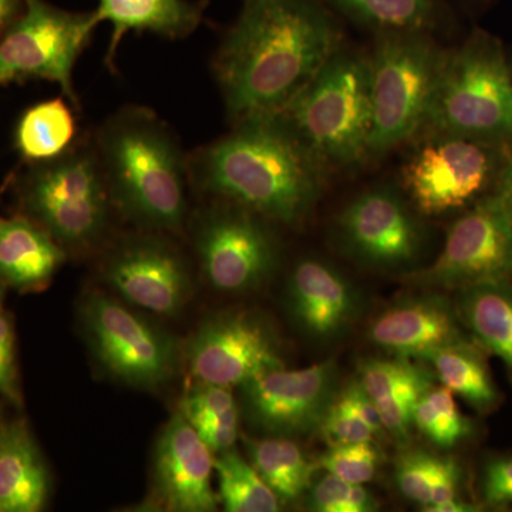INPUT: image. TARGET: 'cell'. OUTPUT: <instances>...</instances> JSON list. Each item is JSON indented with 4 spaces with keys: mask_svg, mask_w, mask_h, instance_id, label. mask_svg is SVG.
<instances>
[{
    "mask_svg": "<svg viewBox=\"0 0 512 512\" xmlns=\"http://www.w3.org/2000/svg\"><path fill=\"white\" fill-rule=\"evenodd\" d=\"M340 42L318 0H245L214 62L228 116L237 126L278 119Z\"/></svg>",
    "mask_w": 512,
    "mask_h": 512,
    "instance_id": "obj_1",
    "label": "cell"
},
{
    "mask_svg": "<svg viewBox=\"0 0 512 512\" xmlns=\"http://www.w3.org/2000/svg\"><path fill=\"white\" fill-rule=\"evenodd\" d=\"M187 167L204 194L282 224L302 221L322 192L323 164L279 119L238 124Z\"/></svg>",
    "mask_w": 512,
    "mask_h": 512,
    "instance_id": "obj_2",
    "label": "cell"
},
{
    "mask_svg": "<svg viewBox=\"0 0 512 512\" xmlns=\"http://www.w3.org/2000/svg\"><path fill=\"white\" fill-rule=\"evenodd\" d=\"M97 156L114 208L160 231H180L187 220V158L170 128L147 109H126L100 128Z\"/></svg>",
    "mask_w": 512,
    "mask_h": 512,
    "instance_id": "obj_3",
    "label": "cell"
},
{
    "mask_svg": "<svg viewBox=\"0 0 512 512\" xmlns=\"http://www.w3.org/2000/svg\"><path fill=\"white\" fill-rule=\"evenodd\" d=\"M278 119L323 165L365 160L373 128L369 59L338 50Z\"/></svg>",
    "mask_w": 512,
    "mask_h": 512,
    "instance_id": "obj_4",
    "label": "cell"
},
{
    "mask_svg": "<svg viewBox=\"0 0 512 512\" xmlns=\"http://www.w3.org/2000/svg\"><path fill=\"white\" fill-rule=\"evenodd\" d=\"M427 124L444 136L512 137V66L495 37L477 30L444 52Z\"/></svg>",
    "mask_w": 512,
    "mask_h": 512,
    "instance_id": "obj_5",
    "label": "cell"
},
{
    "mask_svg": "<svg viewBox=\"0 0 512 512\" xmlns=\"http://www.w3.org/2000/svg\"><path fill=\"white\" fill-rule=\"evenodd\" d=\"M444 52L426 33L377 36L367 57L373 106L369 156L387 153L427 124Z\"/></svg>",
    "mask_w": 512,
    "mask_h": 512,
    "instance_id": "obj_6",
    "label": "cell"
},
{
    "mask_svg": "<svg viewBox=\"0 0 512 512\" xmlns=\"http://www.w3.org/2000/svg\"><path fill=\"white\" fill-rule=\"evenodd\" d=\"M26 204L57 244L76 249L96 244L114 208L96 150L67 151L37 171Z\"/></svg>",
    "mask_w": 512,
    "mask_h": 512,
    "instance_id": "obj_7",
    "label": "cell"
},
{
    "mask_svg": "<svg viewBox=\"0 0 512 512\" xmlns=\"http://www.w3.org/2000/svg\"><path fill=\"white\" fill-rule=\"evenodd\" d=\"M22 19L0 42V83L39 77L62 87L77 106L73 69L99 25L96 13H73L45 0H25Z\"/></svg>",
    "mask_w": 512,
    "mask_h": 512,
    "instance_id": "obj_8",
    "label": "cell"
},
{
    "mask_svg": "<svg viewBox=\"0 0 512 512\" xmlns=\"http://www.w3.org/2000/svg\"><path fill=\"white\" fill-rule=\"evenodd\" d=\"M409 281L427 288L466 289L512 281V211L497 195L485 198L448 229L436 261Z\"/></svg>",
    "mask_w": 512,
    "mask_h": 512,
    "instance_id": "obj_9",
    "label": "cell"
},
{
    "mask_svg": "<svg viewBox=\"0 0 512 512\" xmlns=\"http://www.w3.org/2000/svg\"><path fill=\"white\" fill-rule=\"evenodd\" d=\"M493 173V158L481 141L444 136L417 148L404 164V191L426 217H440L480 194Z\"/></svg>",
    "mask_w": 512,
    "mask_h": 512,
    "instance_id": "obj_10",
    "label": "cell"
},
{
    "mask_svg": "<svg viewBox=\"0 0 512 512\" xmlns=\"http://www.w3.org/2000/svg\"><path fill=\"white\" fill-rule=\"evenodd\" d=\"M208 211L197 234L202 274L221 292L251 291L274 271V239L261 217L224 202Z\"/></svg>",
    "mask_w": 512,
    "mask_h": 512,
    "instance_id": "obj_11",
    "label": "cell"
},
{
    "mask_svg": "<svg viewBox=\"0 0 512 512\" xmlns=\"http://www.w3.org/2000/svg\"><path fill=\"white\" fill-rule=\"evenodd\" d=\"M84 322L94 350L114 376L134 386L154 387L173 375L170 340L116 299L93 293Z\"/></svg>",
    "mask_w": 512,
    "mask_h": 512,
    "instance_id": "obj_12",
    "label": "cell"
},
{
    "mask_svg": "<svg viewBox=\"0 0 512 512\" xmlns=\"http://www.w3.org/2000/svg\"><path fill=\"white\" fill-rule=\"evenodd\" d=\"M188 365L201 384L231 387L282 369L271 330L247 312L227 313L202 326L191 340Z\"/></svg>",
    "mask_w": 512,
    "mask_h": 512,
    "instance_id": "obj_13",
    "label": "cell"
},
{
    "mask_svg": "<svg viewBox=\"0 0 512 512\" xmlns=\"http://www.w3.org/2000/svg\"><path fill=\"white\" fill-rule=\"evenodd\" d=\"M336 365L332 360L311 367H285L245 384L252 420L278 437L303 436L320 429L335 399Z\"/></svg>",
    "mask_w": 512,
    "mask_h": 512,
    "instance_id": "obj_14",
    "label": "cell"
},
{
    "mask_svg": "<svg viewBox=\"0 0 512 512\" xmlns=\"http://www.w3.org/2000/svg\"><path fill=\"white\" fill-rule=\"evenodd\" d=\"M338 227L349 251L375 268H402L420 252L419 224L390 188L360 194L340 214Z\"/></svg>",
    "mask_w": 512,
    "mask_h": 512,
    "instance_id": "obj_15",
    "label": "cell"
},
{
    "mask_svg": "<svg viewBox=\"0 0 512 512\" xmlns=\"http://www.w3.org/2000/svg\"><path fill=\"white\" fill-rule=\"evenodd\" d=\"M103 275L121 298L156 315H177L191 296L184 259L157 239L121 245L107 259Z\"/></svg>",
    "mask_w": 512,
    "mask_h": 512,
    "instance_id": "obj_16",
    "label": "cell"
},
{
    "mask_svg": "<svg viewBox=\"0 0 512 512\" xmlns=\"http://www.w3.org/2000/svg\"><path fill=\"white\" fill-rule=\"evenodd\" d=\"M214 454L183 414H175L158 441L156 483L168 512H217L212 488Z\"/></svg>",
    "mask_w": 512,
    "mask_h": 512,
    "instance_id": "obj_17",
    "label": "cell"
},
{
    "mask_svg": "<svg viewBox=\"0 0 512 512\" xmlns=\"http://www.w3.org/2000/svg\"><path fill=\"white\" fill-rule=\"evenodd\" d=\"M380 348L400 357H427L436 350L466 342L457 315L439 295L406 299L380 313L369 330Z\"/></svg>",
    "mask_w": 512,
    "mask_h": 512,
    "instance_id": "obj_18",
    "label": "cell"
},
{
    "mask_svg": "<svg viewBox=\"0 0 512 512\" xmlns=\"http://www.w3.org/2000/svg\"><path fill=\"white\" fill-rule=\"evenodd\" d=\"M293 316L308 335L328 339L348 325L356 311L355 289L333 266L305 259L289 279Z\"/></svg>",
    "mask_w": 512,
    "mask_h": 512,
    "instance_id": "obj_19",
    "label": "cell"
},
{
    "mask_svg": "<svg viewBox=\"0 0 512 512\" xmlns=\"http://www.w3.org/2000/svg\"><path fill=\"white\" fill-rule=\"evenodd\" d=\"M433 373L407 357L370 359L360 366L359 382L376 404L383 429L397 440L407 439L417 403L431 387Z\"/></svg>",
    "mask_w": 512,
    "mask_h": 512,
    "instance_id": "obj_20",
    "label": "cell"
},
{
    "mask_svg": "<svg viewBox=\"0 0 512 512\" xmlns=\"http://www.w3.org/2000/svg\"><path fill=\"white\" fill-rule=\"evenodd\" d=\"M63 248L28 218L0 217V279L20 291L49 284L63 264Z\"/></svg>",
    "mask_w": 512,
    "mask_h": 512,
    "instance_id": "obj_21",
    "label": "cell"
},
{
    "mask_svg": "<svg viewBox=\"0 0 512 512\" xmlns=\"http://www.w3.org/2000/svg\"><path fill=\"white\" fill-rule=\"evenodd\" d=\"M49 477L23 423L0 427V512H43Z\"/></svg>",
    "mask_w": 512,
    "mask_h": 512,
    "instance_id": "obj_22",
    "label": "cell"
},
{
    "mask_svg": "<svg viewBox=\"0 0 512 512\" xmlns=\"http://www.w3.org/2000/svg\"><path fill=\"white\" fill-rule=\"evenodd\" d=\"M205 3L202 0H100L94 10L97 22L113 23L106 62L114 66L117 47L130 30H147L168 39H183L202 22Z\"/></svg>",
    "mask_w": 512,
    "mask_h": 512,
    "instance_id": "obj_23",
    "label": "cell"
},
{
    "mask_svg": "<svg viewBox=\"0 0 512 512\" xmlns=\"http://www.w3.org/2000/svg\"><path fill=\"white\" fill-rule=\"evenodd\" d=\"M458 312L474 338L512 373V285L487 282L461 289Z\"/></svg>",
    "mask_w": 512,
    "mask_h": 512,
    "instance_id": "obj_24",
    "label": "cell"
},
{
    "mask_svg": "<svg viewBox=\"0 0 512 512\" xmlns=\"http://www.w3.org/2000/svg\"><path fill=\"white\" fill-rule=\"evenodd\" d=\"M252 467L271 487L281 504L293 503L312 485L315 466L288 437L248 441Z\"/></svg>",
    "mask_w": 512,
    "mask_h": 512,
    "instance_id": "obj_25",
    "label": "cell"
},
{
    "mask_svg": "<svg viewBox=\"0 0 512 512\" xmlns=\"http://www.w3.org/2000/svg\"><path fill=\"white\" fill-rule=\"evenodd\" d=\"M443 387L463 397L478 412H488L498 403V390L484 357L470 343L436 350L424 357Z\"/></svg>",
    "mask_w": 512,
    "mask_h": 512,
    "instance_id": "obj_26",
    "label": "cell"
},
{
    "mask_svg": "<svg viewBox=\"0 0 512 512\" xmlns=\"http://www.w3.org/2000/svg\"><path fill=\"white\" fill-rule=\"evenodd\" d=\"M340 15L379 35L426 33L436 26L437 0H325Z\"/></svg>",
    "mask_w": 512,
    "mask_h": 512,
    "instance_id": "obj_27",
    "label": "cell"
},
{
    "mask_svg": "<svg viewBox=\"0 0 512 512\" xmlns=\"http://www.w3.org/2000/svg\"><path fill=\"white\" fill-rule=\"evenodd\" d=\"M77 134L72 111L62 99L30 107L19 121L16 146L30 161H53L64 156Z\"/></svg>",
    "mask_w": 512,
    "mask_h": 512,
    "instance_id": "obj_28",
    "label": "cell"
},
{
    "mask_svg": "<svg viewBox=\"0 0 512 512\" xmlns=\"http://www.w3.org/2000/svg\"><path fill=\"white\" fill-rule=\"evenodd\" d=\"M214 470L224 512H281V501L271 487L235 451L218 454Z\"/></svg>",
    "mask_w": 512,
    "mask_h": 512,
    "instance_id": "obj_29",
    "label": "cell"
},
{
    "mask_svg": "<svg viewBox=\"0 0 512 512\" xmlns=\"http://www.w3.org/2000/svg\"><path fill=\"white\" fill-rule=\"evenodd\" d=\"M413 426L440 448L456 447L471 434L470 420L446 387H431L413 414Z\"/></svg>",
    "mask_w": 512,
    "mask_h": 512,
    "instance_id": "obj_30",
    "label": "cell"
},
{
    "mask_svg": "<svg viewBox=\"0 0 512 512\" xmlns=\"http://www.w3.org/2000/svg\"><path fill=\"white\" fill-rule=\"evenodd\" d=\"M319 464L330 476L345 483L365 485L375 478L379 470L380 453L373 441L340 444L330 446L320 457Z\"/></svg>",
    "mask_w": 512,
    "mask_h": 512,
    "instance_id": "obj_31",
    "label": "cell"
},
{
    "mask_svg": "<svg viewBox=\"0 0 512 512\" xmlns=\"http://www.w3.org/2000/svg\"><path fill=\"white\" fill-rule=\"evenodd\" d=\"M311 512H377L375 497L365 485L345 483L326 474L309 488Z\"/></svg>",
    "mask_w": 512,
    "mask_h": 512,
    "instance_id": "obj_32",
    "label": "cell"
},
{
    "mask_svg": "<svg viewBox=\"0 0 512 512\" xmlns=\"http://www.w3.org/2000/svg\"><path fill=\"white\" fill-rule=\"evenodd\" d=\"M439 457L424 450H410L399 457L394 478L407 500L429 507Z\"/></svg>",
    "mask_w": 512,
    "mask_h": 512,
    "instance_id": "obj_33",
    "label": "cell"
},
{
    "mask_svg": "<svg viewBox=\"0 0 512 512\" xmlns=\"http://www.w3.org/2000/svg\"><path fill=\"white\" fill-rule=\"evenodd\" d=\"M319 430L330 446L367 443L373 441L377 434L375 429L353 413L339 397L333 399Z\"/></svg>",
    "mask_w": 512,
    "mask_h": 512,
    "instance_id": "obj_34",
    "label": "cell"
},
{
    "mask_svg": "<svg viewBox=\"0 0 512 512\" xmlns=\"http://www.w3.org/2000/svg\"><path fill=\"white\" fill-rule=\"evenodd\" d=\"M235 409L237 404L229 387L201 384L185 397L180 413L192 427H197Z\"/></svg>",
    "mask_w": 512,
    "mask_h": 512,
    "instance_id": "obj_35",
    "label": "cell"
},
{
    "mask_svg": "<svg viewBox=\"0 0 512 512\" xmlns=\"http://www.w3.org/2000/svg\"><path fill=\"white\" fill-rule=\"evenodd\" d=\"M483 495L493 507L512 503V457L493 458L485 466Z\"/></svg>",
    "mask_w": 512,
    "mask_h": 512,
    "instance_id": "obj_36",
    "label": "cell"
},
{
    "mask_svg": "<svg viewBox=\"0 0 512 512\" xmlns=\"http://www.w3.org/2000/svg\"><path fill=\"white\" fill-rule=\"evenodd\" d=\"M239 414L238 409L222 414L217 419L205 421L194 427L198 436L210 448L212 454H221L231 450L238 437Z\"/></svg>",
    "mask_w": 512,
    "mask_h": 512,
    "instance_id": "obj_37",
    "label": "cell"
},
{
    "mask_svg": "<svg viewBox=\"0 0 512 512\" xmlns=\"http://www.w3.org/2000/svg\"><path fill=\"white\" fill-rule=\"evenodd\" d=\"M0 394L18 402L16 382L15 335L10 320L0 313Z\"/></svg>",
    "mask_w": 512,
    "mask_h": 512,
    "instance_id": "obj_38",
    "label": "cell"
},
{
    "mask_svg": "<svg viewBox=\"0 0 512 512\" xmlns=\"http://www.w3.org/2000/svg\"><path fill=\"white\" fill-rule=\"evenodd\" d=\"M461 470L451 457H439L436 476L431 487L430 505H440L457 500L460 490Z\"/></svg>",
    "mask_w": 512,
    "mask_h": 512,
    "instance_id": "obj_39",
    "label": "cell"
},
{
    "mask_svg": "<svg viewBox=\"0 0 512 512\" xmlns=\"http://www.w3.org/2000/svg\"><path fill=\"white\" fill-rule=\"evenodd\" d=\"M338 397L377 433L383 430L382 419H380V414L377 412L376 404L367 396L362 384L359 382L350 383Z\"/></svg>",
    "mask_w": 512,
    "mask_h": 512,
    "instance_id": "obj_40",
    "label": "cell"
},
{
    "mask_svg": "<svg viewBox=\"0 0 512 512\" xmlns=\"http://www.w3.org/2000/svg\"><path fill=\"white\" fill-rule=\"evenodd\" d=\"M495 195L512 211V156L508 158L503 170H501Z\"/></svg>",
    "mask_w": 512,
    "mask_h": 512,
    "instance_id": "obj_41",
    "label": "cell"
},
{
    "mask_svg": "<svg viewBox=\"0 0 512 512\" xmlns=\"http://www.w3.org/2000/svg\"><path fill=\"white\" fill-rule=\"evenodd\" d=\"M420 512H481V510L476 505L454 500L446 504L429 505Z\"/></svg>",
    "mask_w": 512,
    "mask_h": 512,
    "instance_id": "obj_42",
    "label": "cell"
},
{
    "mask_svg": "<svg viewBox=\"0 0 512 512\" xmlns=\"http://www.w3.org/2000/svg\"><path fill=\"white\" fill-rule=\"evenodd\" d=\"M16 0H0V33L6 28L13 12H15Z\"/></svg>",
    "mask_w": 512,
    "mask_h": 512,
    "instance_id": "obj_43",
    "label": "cell"
},
{
    "mask_svg": "<svg viewBox=\"0 0 512 512\" xmlns=\"http://www.w3.org/2000/svg\"><path fill=\"white\" fill-rule=\"evenodd\" d=\"M124 512H168L164 510V508L157 507V505H140V507L133 508V510H128Z\"/></svg>",
    "mask_w": 512,
    "mask_h": 512,
    "instance_id": "obj_44",
    "label": "cell"
},
{
    "mask_svg": "<svg viewBox=\"0 0 512 512\" xmlns=\"http://www.w3.org/2000/svg\"><path fill=\"white\" fill-rule=\"evenodd\" d=\"M0 313H2V293H0Z\"/></svg>",
    "mask_w": 512,
    "mask_h": 512,
    "instance_id": "obj_45",
    "label": "cell"
},
{
    "mask_svg": "<svg viewBox=\"0 0 512 512\" xmlns=\"http://www.w3.org/2000/svg\"><path fill=\"white\" fill-rule=\"evenodd\" d=\"M511 66H512V64H511Z\"/></svg>",
    "mask_w": 512,
    "mask_h": 512,
    "instance_id": "obj_46",
    "label": "cell"
}]
</instances>
